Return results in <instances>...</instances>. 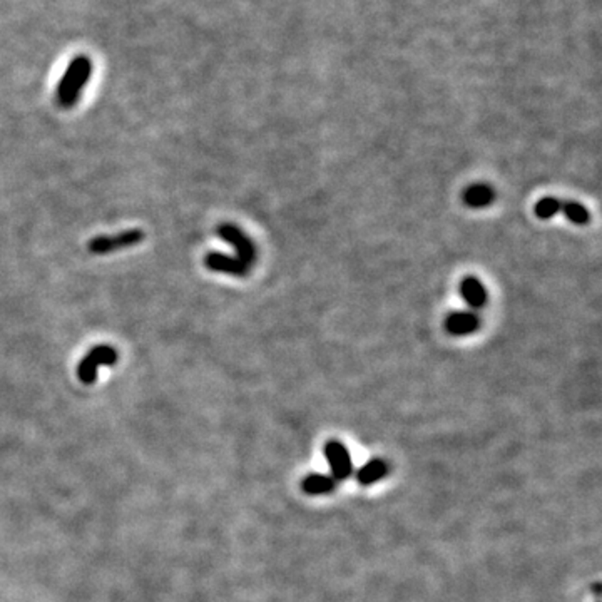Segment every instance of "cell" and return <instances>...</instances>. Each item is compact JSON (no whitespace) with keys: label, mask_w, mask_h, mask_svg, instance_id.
Segmentation results:
<instances>
[{"label":"cell","mask_w":602,"mask_h":602,"mask_svg":"<svg viewBox=\"0 0 602 602\" xmlns=\"http://www.w3.org/2000/svg\"><path fill=\"white\" fill-rule=\"evenodd\" d=\"M92 72V64L87 57H76L74 61L69 64L67 71L64 72L61 83L57 85V91H55V97L61 108L69 109L76 102L79 101L80 94H83L85 84H87L89 78H91Z\"/></svg>","instance_id":"6da1fadb"},{"label":"cell","mask_w":602,"mask_h":602,"mask_svg":"<svg viewBox=\"0 0 602 602\" xmlns=\"http://www.w3.org/2000/svg\"><path fill=\"white\" fill-rule=\"evenodd\" d=\"M117 361L116 348L110 345H97L83 358L78 366V378L84 385H92L101 366H113Z\"/></svg>","instance_id":"7a4b0ae2"},{"label":"cell","mask_w":602,"mask_h":602,"mask_svg":"<svg viewBox=\"0 0 602 602\" xmlns=\"http://www.w3.org/2000/svg\"><path fill=\"white\" fill-rule=\"evenodd\" d=\"M144 240V233L141 229H127L117 234H104V236L92 238L89 241L87 250L92 255H108L117 250H126L134 245H139Z\"/></svg>","instance_id":"3957f363"},{"label":"cell","mask_w":602,"mask_h":602,"mask_svg":"<svg viewBox=\"0 0 602 602\" xmlns=\"http://www.w3.org/2000/svg\"><path fill=\"white\" fill-rule=\"evenodd\" d=\"M217 236L226 243H229L234 250H236V258L240 259L243 264H246L248 268L256 261V248L253 241L246 236L245 233L233 223H223L217 226L216 229Z\"/></svg>","instance_id":"277c9868"},{"label":"cell","mask_w":602,"mask_h":602,"mask_svg":"<svg viewBox=\"0 0 602 602\" xmlns=\"http://www.w3.org/2000/svg\"><path fill=\"white\" fill-rule=\"evenodd\" d=\"M324 457L333 475V480H345L352 475L353 462L347 447L338 440H330L324 445Z\"/></svg>","instance_id":"5b68a950"},{"label":"cell","mask_w":602,"mask_h":602,"mask_svg":"<svg viewBox=\"0 0 602 602\" xmlns=\"http://www.w3.org/2000/svg\"><path fill=\"white\" fill-rule=\"evenodd\" d=\"M204 264H206L208 270L211 271L223 273V275L229 276H240V278L250 273V268H248L246 264H243L240 259L224 253H217V251H209V253L204 256Z\"/></svg>","instance_id":"8992f818"},{"label":"cell","mask_w":602,"mask_h":602,"mask_svg":"<svg viewBox=\"0 0 602 602\" xmlns=\"http://www.w3.org/2000/svg\"><path fill=\"white\" fill-rule=\"evenodd\" d=\"M480 320L472 311H455L450 313L445 320V328L450 335L464 336L471 335L479 328Z\"/></svg>","instance_id":"52a82bcc"},{"label":"cell","mask_w":602,"mask_h":602,"mask_svg":"<svg viewBox=\"0 0 602 602\" xmlns=\"http://www.w3.org/2000/svg\"><path fill=\"white\" fill-rule=\"evenodd\" d=\"M460 294L471 308L479 310L487 303V289L475 276H465L460 283Z\"/></svg>","instance_id":"ba28073f"},{"label":"cell","mask_w":602,"mask_h":602,"mask_svg":"<svg viewBox=\"0 0 602 602\" xmlns=\"http://www.w3.org/2000/svg\"><path fill=\"white\" fill-rule=\"evenodd\" d=\"M494 198H495L494 189L489 185H485V182H475V185L468 186L467 189L464 191V196H462L465 206L473 208V209L489 206V204L494 201Z\"/></svg>","instance_id":"9c48e42d"},{"label":"cell","mask_w":602,"mask_h":602,"mask_svg":"<svg viewBox=\"0 0 602 602\" xmlns=\"http://www.w3.org/2000/svg\"><path fill=\"white\" fill-rule=\"evenodd\" d=\"M387 472H388L387 464L380 459H373L370 460L368 464L363 465L360 471H358L357 480L360 482L361 485H371L375 484V482L382 480L383 477L387 475Z\"/></svg>","instance_id":"30bf717a"},{"label":"cell","mask_w":602,"mask_h":602,"mask_svg":"<svg viewBox=\"0 0 602 602\" xmlns=\"http://www.w3.org/2000/svg\"><path fill=\"white\" fill-rule=\"evenodd\" d=\"M335 484L336 480H333V477L322 475V473H311V475L303 479L301 487L310 495H323L331 492L335 489Z\"/></svg>","instance_id":"8fae6325"},{"label":"cell","mask_w":602,"mask_h":602,"mask_svg":"<svg viewBox=\"0 0 602 602\" xmlns=\"http://www.w3.org/2000/svg\"><path fill=\"white\" fill-rule=\"evenodd\" d=\"M561 211L564 213V216L574 224H580V226L587 224L589 220H591L587 209L580 203H575V201H562Z\"/></svg>","instance_id":"7c38bea8"},{"label":"cell","mask_w":602,"mask_h":602,"mask_svg":"<svg viewBox=\"0 0 602 602\" xmlns=\"http://www.w3.org/2000/svg\"><path fill=\"white\" fill-rule=\"evenodd\" d=\"M561 209H562V199L554 198V196H545V198H542L539 203L536 204L533 211H536V216L540 217V220H549V217L556 216L557 213H561Z\"/></svg>","instance_id":"4fadbf2b"}]
</instances>
